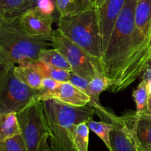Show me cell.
Listing matches in <instances>:
<instances>
[{
  "label": "cell",
  "mask_w": 151,
  "mask_h": 151,
  "mask_svg": "<svg viewBox=\"0 0 151 151\" xmlns=\"http://www.w3.org/2000/svg\"><path fill=\"white\" fill-rule=\"evenodd\" d=\"M137 2L138 0L125 1L111 33L107 47L102 56L100 61L102 71L107 78L112 81L111 87L120 78L129 57Z\"/></svg>",
  "instance_id": "1"
},
{
  "label": "cell",
  "mask_w": 151,
  "mask_h": 151,
  "mask_svg": "<svg viewBox=\"0 0 151 151\" xmlns=\"http://www.w3.org/2000/svg\"><path fill=\"white\" fill-rule=\"evenodd\" d=\"M41 104L52 147L55 151H75L74 129L77 124L93 118L96 114L94 108L89 105L71 106L53 99Z\"/></svg>",
  "instance_id": "2"
},
{
  "label": "cell",
  "mask_w": 151,
  "mask_h": 151,
  "mask_svg": "<svg viewBox=\"0 0 151 151\" xmlns=\"http://www.w3.org/2000/svg\"><path fill=\"white\" fill-rule=\"evenodd\" d=\"M151 59V0H138L132 45L119 81L110 89L113 93L125 90L140 77Z\"/></svg>",
  "instance_id": "3"
},
{
  "label": "cell",
  "mask_w": 151,
  "mask_h": 151,
  "mask_svg": "<svg viewBox=\"0 0 151 151\" xmlns=\"http://www.w3.org/2000/svg\"><path fill=\"white\" fill-rule=\"evenodd\" d=\"M52 37L29 35L21 27L19 17L4 19L0 25V59L19 65L26 59H38L42 49L52 48Z\"/></svg>",
  "instance_id": "4"
},
{
  "label": "cell",
  "mask_w": 151,
  "mask_h": 151,
  "mask_svg": "<svg viewBox=\"0 0 151 151\" xmlns=\"http://www.w3.org/2000/svg\"><path fill=\"white\" fill-rule=\"evenodd\" d=\"M58 30L81 47L102 70V41L97 7L91 6L74 16L59 17Z\"/></svg>",
  "instance_id": "5"
},
{
  "label": "cell",
  "mask_w": 151,
  "mask_h": 151,
  "mask_svg": "<svg viewBox=\"0 0 151 151\" xmlns=\"http://www.w3.org/2000/svg\"><path fill=\"white\" fill-rule=\"evenodd\" d=\"M16 65L0 59V113H19L40 94L21 81L14 73Z\"/></svg>",
  "instance_id": "6"
},
{
  "label": "cell",
  "mask_w": 151,
  "mask_h": 151,
  "mask_svg": "<svg viewBox=\"0 0 151 151\" xmlns=\"http://www.w3.org/2000/svg\"><path fill=\"white\" fill-rule=\"evenodd\" d=\"M16 114L27 150L38 151L41 139L49 135L41 102L35 99Z\"/></svg>",
  "instance_id": "7"
},
{
  "label": "cell",
  "mask_w": 151,
  "mask_h": 151,
  "mask_svg": "<svg viewBox=\"0 0 151 151\" xmlns=\"http://www.w3.org/2000/svg\"><path fill=\"white\" fill-rule=\"evenodd\" d=\"M52 41L55 48L58 49L68 61L72 72L88 81L93 78L96 69L99 68L81 47L64 36L58 29L53 31Z\"/></svg>",
  "instance_id": "8"
},
{
  "label": "cell",
  "mask_w": 151,
  "mask_h": 151,
  "mask_svg": "<svg viewBox=\"0 0 151 151\" xmlns=\"http://www.w3.org/2000/svg\"><path fill=\"white\" fill-rule=\"evenodd\" d=\"M125 1L105 0L103 4L97 7V18L102 41V56L107 47L111 33Z\"/></svg>",
  "instance_id": "9"
},
{
  "label": "cell",
  "mask_w": 151,
  "mask_h": 151,
  "mask_svg": "<svg viewBox=\"0 0 151 151\" xmlns=\"http://www.w3.org/2000/svg\"><path fill=\"white\" fill-rule=\"evenodd\" d=\"M50 99L74 107H84L88 105L91 101L88 94L69 81L60 82L55 90L41 93L37 96V100L39 102Z\"/></svg>",
  "instance_id": "10"
},
{
  "label": "cell",
  "mask_w": 151,
  "mask_h": 151,
  "mask_svg": "<svg viewBox=\"0 0 151 151\" xmlns=\"http://www.w3.org/2000/svg\"><path fill=\"white\" fill-rule=\"evenodd\" d=\"M19 22L24 30L32 36L52 37L54 16H47L36 7L27 10L19 17Z\"/></svg>",
  "instance_id": "11"
},
{
  "label": "cell",
  "mask_w": 151,
  "mask_h": 151,
  "mask_svg": "<svg viewBox=\"0 0 151 151\" xmlns=\"http://www.w3.org/2000/svg\"><path fill=\"white\" fill-rule=\"evenodd\" d=\"M111 124L114 125L110 134L111 151H139L138 144L134 134L120 116H115Z\"/></svg>",
  "instance_id": "12"
},
{
  "label": "cell",
  "mask_w": 151,
  "mask_h": 151,
  "mask_svg": "<svg viewBox=\"0 0 151 151\" xmlns=\"http://www.w3.org/2000/svg\"><path fill=\"white\" fill-rule=\"evenodd\" d=\"M129 127L139 146L151 147V117L145 114L126 113L120 116Z\"/></svg>",
  "instance_id": "13"
},
{
  "label": "cell",
  "mask_w": 151,
  "mask_h": 151,
  "mask_svg": "<svg viewBox=\"0 0 151 151\" xmlns=\"http://www.w3.org/2000/svg\"><path fill=\"white\" fill-rule=\"evenodd\" d=\"M19 65L28 67L38 73L43 78H45V77L52 78L59 82L69 81L71 72H72V71H68L52 66L38 59H26L21 62Z\"/></svg>",
  "instance_id": "14"
},
{
  "label": "cell",
  "mask_w": 151,
  "mask_h": 151,
  "mask_svg": "<svg viewBox=\"0 0 151 151\" xmlns=\"http://www.w3.org/2000/svg\"><path fill=\"white\" fill-rule=\"evenodd\" d=\"M16 113H0V142L20 134Z\"/></svg>",
  "instance_id": "15"
},
{
  "label": "cell",
  "mask_w": 151,
  "mask_h": 151,
  "mask_svg": "<svg viewBox=\"0 0 151 151\" xmlns=\"http://www.w3.org/2000/svg\"><path fill=\"white\" fill-rule=\"evenodd\" d=\"M55 4L59 17L74 16L91 6L88 0H56Z\"/></svg>",
  "instance_id": "16"
},
{
  "label": "cell",
  "mask_w": 151,
  "mask_h": 151,
  "mask_svg": "<svg viewBox=\"0 0 151 151\" xmlns=\"http://www.w3.org/2000/svg\"><path fill=\"white\" fill-rule=\"evenodd\" d=\"M29 0H0V16L3 19L19 17L27 10Z\"/></svg>",
  "instance_id": "17"
},
{
  "label": "cell",
  "mask_w": 151,
  "mask_h": 151,
  "mask_svg": "<svg viewBox=\"0 0 151 151\" xmlns=\"http://www.w3.org/2000/svg\"><path fill=\"white\" fill-rule=\"evenodd\" d=\"M38 59L55 68L72 71L70 65L65 56L55 47L42 49L39 53Z\"/></svg>",
  "instance_id": "18"
},
{
  "label": "cell",
  "mask_w": 151,
  "mask_h": 151,
  "mask_svg": "<svg viewBox=\"0 0 151 151\" xmlns=\"http://www.w3.org/2000/svg\"><path fill=\"white\" fill-rule=\"evenodd\" d=\"M14 73L21 81L34 90H39L43 77L38 73L28 67L16 65Z\"/></svg>",
  "instance_id": "19"
},
{
  "label": "cell",
  "mask_w": 151,
  "mask_h": 151,
  "mask_svg": "<svg viewBox=\"0 0 151 151\" xmlns=\"http://www.w3.org/2000/svg\"><path fill=\"white\" fill-rule=\"evenodd\" d=\"M86 123L90 130L94 132L104 142L109 151H111V147L110 143V134L114 128L113 124L103 121H94L93 118L88 120Z\"/></svg>",
  "instance_id": "20"
},
{
  "label": "cell",
  "mask_w": 151,
  "mask_h": 151,
  "mask_svg": "<svg viewBox=\"0 0 151 151\" xmlns=\"http://www.w3.org/2000/svg\"><path fill=\"white\" fill-rule=\"evenodd\" d=\"M89 127L86 122L77 124L73 132V145L75 151H88Z\"/></svg>",
  "instance_id": "21"
},
{
  "label": "cell",
  "mask_w": 151,
  "mask_h": 151,
  "mask_svg": "<svg viewBox=\"0 0 151 151\" xmlns=\"http://www.w3.org/2000/svg\"><path fill=\"white\" fill-rule=\"evenodd\" d=\"M149 93L147 88V81H141L138 87L133 93V98L137 107V114H142L147 106L149 98Z\"/></svg>",
  "instance_id": "22"
},
{
  "label": "cell",
  "mask_w": 151,
  "mask_h": 151,
  "mask_svg": "<svg viewBox=\"0 0 151 151\" xmlns=\"http://www.w3.org/2000/svg\"><path fill=\"white\" fill-rule=\"evenodd\" d=\"M0 151H27L22 134L0 142Z\"/></svg>",
  "instance_id": "23"
},
{
  "label": "cell",
  "mask_w": 151,
  "mask_h": 151,
  "mask_svg": "<svg viewBox=\"0 0 151 151\" xmlns=\"http://www.w3.org/2000/svg\"><path fill=\"white\" fill-rule=\"evenodd\" d=\"M35 7L47 16H53L55 10H57L55 1L53 0H38Z\"/></svg>",
  "instance_id": "24"
},
{
  "label": "cell",
  "mask_w": 151,
  "mask_h": 151,
  "mask_svg": "<svg viewBox=\"0 0 151 151\" xmlns=\"http://www.w3.org/2000/svg\"><path fill=\"white\" fill-rule=\"evenodd\" d=\"M69 81L70 83H72V84H74L75 86H76V87H78V88H79L80 90H83V91L85 92L86 93H87L88 86L90 81L83 78V77L77 75L75 73L71 72Z\"/></svg>",
  "instance_id": "25"
},
{
  "label": "cell",
  "mask_w": 151,
  "mask_h": 151,
  "mask_svg": "<svg viewBox=\"0 0 151 151\" xmlns=\"http://www.w3.org/2000/svg\"><path fill=\"white\" fill-rule=\"evenodd\" d=\"M60 83V82L52 78H48V77L43 78L42 81H41V87L39 89L40 94L55 90V89H56L58 87Z\"/></svg>",
  "instance_id": "26"
},
{
  "label": "cell",
  "mask_w": 151,
  "mask_h": 151,
  "mask_svg": "<svg viewBox=\"0 0 151 151\" xmlns=\"http://www.w3.org/2000/svg\"><path fill=\"white\" fill-rule=\"evenodd\" d=\"M140 78H141V81H147L148 80L151 79V59L147 62L144 70L142 73Z\"/></svg>",
  "instance_id": "27"
},
{
  "label": "cell",
  "mask_w": 151,
  "mask_h": 151,
  "mask_svg": "<svg viewBox=\"0 0 151 151\" xmlns=\"http://www.w3.org/2000/svg\"><path fill=\"white\" fill-rule=\"evenodd\" d=\"M49 139V135H46L41 139V143H40L39 147H38V151H55L52 147L49 146L47 140Z\"/></svg>",
  "instance_id": "28"
},
{
  "label": "cell",
  "mask_w": 151,
  "mask_h": 151,
  "mask_svg": "<svg viewBox=\"0 0 151 151\" xmlns=\"http://www.w3.org/2000/svg\"><path fill=\"white\" fill-rule=\"evenodd\" d=\"M142 114H145V115H148V116L151 117V96H149L147 106H146L145 110V111L143 112Z\"/></svg>",
  "instance_id": "29"
},
{
  "label": "cell",
  "mask_w": 151,
  "mask_h": 151,
  "mask_svg": "<svg viewBox=\"0 0 151 151\" xmlns=\"http://www.w3.org/2000/svg\"><path fill=\"white\" fill-rule=\"evenodd\" d=\"M90 2V4H91V6H94L95 7H99L100 6H101L103 4V3L104 2L105 0H88Z\"/></svg>",
  "instance_id": "30"
},
{
  "label": "cell",
  "mask_w": 151,
  "mask_h": 151,
  "mask_svg": "<svg viewBox=\"0 0 151 151\" xmlns=\"http://www.w3.org/2000/svg\"><path fill=\"white\" fill-rule=\"evenodd\" d=\"M38 1V0H29V1H28V4H27V10H29V9H32L33 8V7H35V5H36L37 1Z\"/></svg>",
  "instance_id": "31"
},
{
  "label": "cell",
  "mask_w": 151,
  "mask_h": 151,
  "mask_svg": "<svg viewBox=\"0 0 151 151\" xmlns=\"http://www.w3.org/2000/svg\"><path fill=\"white\" fill-rule=\"evenodd\" d=\"M139 151H151V147L147 146H139L138 145Z\"/></svg>",
  "instance_id": "32"
},
{
  "label": "cell",
  "mask_w": 151,
  "mask_h": 151,
  "mask_svg": "<svg viewBox=\"0 0 151 151\" xmlns=\"http://www.w3.org/2000/svg\"><path fill=\"white\" fill-rule=\"evenodd\" d=\"M147 88L149 95L151 96V79L148 80V81H147Z\"/></svg>",
  "instance_id": "33"
},
{
  "label": "cell",
  "mask_w": 151,
  "mask_h": 151,
  "mask_svg": "<svg viewBox=\"0 0 151 151\" xmlns=\"http://www.w3.org/2000/svg\"><path fill=\"white\" fill-rule=\"evenodd\" d=\"M3 20H4V19H3V18L1 17V16H0V25H1V22H3Z\"/></svg>",
  "instance_id": "34"
},
{
  "label": "cell",
  "mask_w": 151,
  "mask_h": 151,
  "mask_svg": "<svg viewBox=\"0 0 151 151\" xmlns=\"http://www.w3.org/2000/svg\"><path fill=\"white\" fill-rule=\"evenodd\" d=\"M53 1H55V2H56V0H53Z\"/></svg>",
  "instance_id": "35"
}]
</instances>
